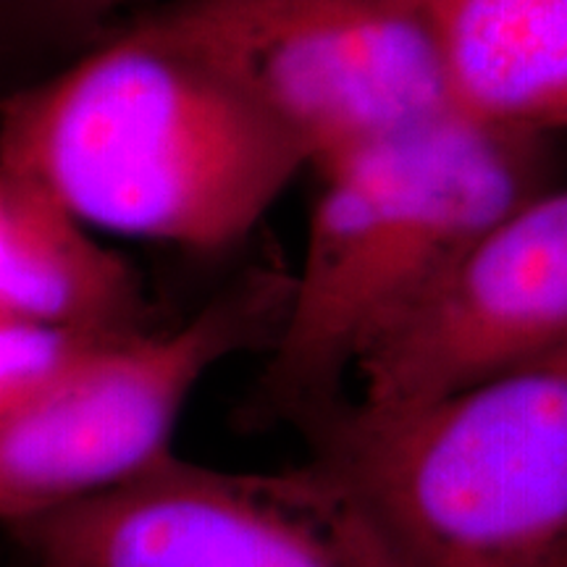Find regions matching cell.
<instances>
[{"label":"cell","instance_id":"obj_4","mask_svg":"<svg viewBox=\"0 0 567 567\" xmlns=\"http://www.w3.org/2000/svg\"><path fill=\"white\" fill-rule=\"evenodd\" d=\"M289 276L258 271L168 331L92 344L0 425V523L126 484L174 452L182 410L218 363L271 342Z\"/></svg>","mask_w":567,"mask_h":567},{"label":"cell","instance_id":"obj_9","mask_svg":"<svg viewBox=\"0 0 567 567\" xmlns=\"http://www.w3.org/2000/svg\"><path fill=\"white\" fill-rule=\"evenodd\" d=\"M0 316L82 334H130L145 318L142 284L130 260L6 168H0Z\"/></svg>","mask_w":567,"mask_h":567},{"label":"cell","instance_id":"obj_7","mask_svg":"<svg viewBox=\"0 0 567 567\" xmlns=\"http://www.w3.org/2000/svg\"><path fill=\"white\" fill-rule=\"evenodd\" d=\"M567 352V187L486 224L358 360V405L436 400Z\"/></svg>","mask_w":567,"mask_h":567},{"label":"cell","instance_id":"obj_5","mask_svg":"<svg viewBox=\"0 0 567 567\" xmlns=\"http://www.w3.org/2000/svg\"><path fill=\"white\" fill-rule=\"evenodd\" d=\"M9 530L40 567H405L371 509L318 460L243 473L172 452Z\"/></svg>","mask_w":567,"mask_h":567},{"label":"cell","instance_id":"obj_6","mask_svg":"<svg viewBox=\"0 0 567 567\" xmlns=\"http://www.w3.org/2000/svg\"><path fill=\"white\" fill-rule=\"evenodd\" d=\"M153 11L289 134L310 168L452 111L405 0H168Z\"/></svg>","mask_w":567,"mask_h":567},{"label":"cell","instance_id":"obj_10","mask_svg":"<svg viewBox=\"0 0 567 567\" xmlns=\"http://www.w3.org/2000/svg\"><path fill=\"white\" fill-rule=\"evenodd\" d=\"M105 337L0 316V425Z\"/></svg>","mask_w":567,"mask_h":567},{"label":"cell","instance_id":"obj_11","mask_svg":"<svg viewBox=\"0 0 567 567\" xmlns=\"http://www.w3.org/2000/svg\"><path fill=\"white\" fill-rule=\"evenodd\" d=\"M17 17L45 34H87L101 30L122 11L137 9L145 3H168V0H6Z\"/></svg>","mask_w":567,"mask_h":567},{"label":"cell","instance_id":"obj_3","mask_svg":"<svg viewBox=\"0 0 567 567\" xmlns=\"http://www.w3.org/2000/svg\"><path fill=\"white\" fill-rule=\"evenodd\" d=\"M318 463L405 567H567V352L436 400L342 402Z\"/></svg>","mask_w":567,"mask_h":567},{"label":"cell","instance_id":"obj_8","mask_svg":"<svg viewBox=\"0 0 567 567\" xmlns=\"http://www.w3.org/2000/svg\"><path fill=\"white\" fill-rule=\"evenodd\" d=\"M434 45L446 101L486 130L567 132V0H405Z\"/></svg>","mask_w":567,"mask_h":567},{"label":"cell","instance_id":"obj_1","mask_svg":"<svg viewBox=\"0 0 567 567\" xmlns=\"http://www.w3.org/2000/svg\"><path fill=\"white\" fill-rule=\"evenodd\" d=\"M0 168L95 234L221 250L310 163L151 11L0 103Z\"/></svg>","mask_w":567,"mask_h":567},{"label":"cell","instance_id":"obj_2","mask_svg":"<svg viewBox=\"0 0 567 567\" xmlns=\"http://www.w3.org/2000/svg\"><path fill=\"white\" fill-rule=\"evenodd\" d=\"M264 400L323 415L363 352L496 216L549 187V140L442 113L313 168Z\"/></svg>","mask_w":567,"mask_h":567}]
</instances>
